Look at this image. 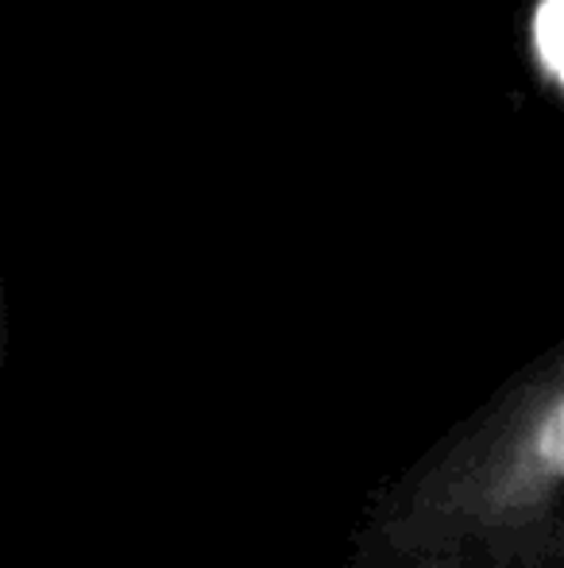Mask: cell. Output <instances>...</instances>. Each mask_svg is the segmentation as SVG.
Instances as JSON below:
<instances>
[{
	"instance_id": "6da1fadb",
	"label": "cell",
	"mask_w": 564,
	"mask_h": 568,
	"mask_svg": "<svg viewBox=\"0 0 564 568\" xmlns=\"http://www.w3.org/2000/svg\"><path fill=\"white\" fill-rule=\"evenodd\" d=\"M337 568H564L561 344L376 491Z\"/></svg>"
},
{
	"instance_id": "7a4b0ae2",
	"label": "cell",
	"mask_w": 564,
	"mask_h": 568,
	"mask_svg": "<svg viewBox=\"0 0 564 568\" xmlns=\"http://www.w3.org/2000/svg\"><path fill=\"white\" fill-rule=\"evenodd\" d=\"M522 67L537 98L561 105L564 98V0H526L522 12Z\"/></svg>"
},
{
	"instance_id": "3957f363",
	"label": "cell",
	"mask_w": 564,
	"mask_h": 568,
	"mask_svg": "<svg viewBox=\"0 0 564 568\" xmlns=\"http://www.w3.org/2000/svg\"><path fill=\"white\" fill-rule=\"evenodd\" d=\"M4 344H8V310H4V278H0V364H4Z\"/></svg>"
}]
</instances>
